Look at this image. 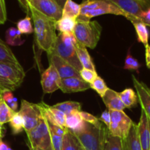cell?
<instances>
[{"instance_id":"6da1fadb","label":"cell","mask_w":150,"mask_h":150,"mask_svg":"<svg viewBox=\"0 0 150 150\" xmlns=\"http://www.w3.org/2000/svg\"><path fill=\"white\" fill-rule=\"evenodd\" d=\"M29 13L34 23V32L38 47L47 54H51L54 50L57 34L56 33V21L41 14L29 6Z\"/></svg>"},{"instance_id":"7a4b0ae2","label":"cell","mask_w":150,"mask_h":150,"mask_svg":"<svg viewBox=\"0 0 150 150\" xmlns=\"http://www.w3.org/2000/svg\"><path fill=\"white\" fill-rule=\"evenodd\" d=\"M80 15L76 20L90 21L92 18L105 14L122 16L131 22L140 21L126 13L108 0H82Z\"/></svg>"},{"instance_id":"3957f363","label":"cell","mask_w":150,"mask_h":150,"mask_svg":"<svg viewBox=\"0 0 150 150\" xmlns=\"http://www.w3.org/2000/svg\"><path fill=\"white\" fill-rule=\"evenodd\" d=\"M108 129L103 122L93 125L86 122L83 131L73 133L80 143L83 150H104Z\"/></svg>"},{"instance_id":"277c9868","label":"cell","mask_w":150,"mask_h":150,"mask_svg":"<svg viewBox=\"0 0 150 150\" xmlns=\"http://www.w3.org/2000/svg\"><path fill=\"white\" fill-rule=\"evenodd\" d=\"M77 43L73 33H61L57 35V41L51 54L57 55L73 66L78 71L83 68L76 54V45Z\"/></svg>"},{"instance_id":"5b68a950","label":"cell","mask_w":150,"mask_h":150,"mask_svg":"<svg viewBox=\"0 0 150 150\" xmlns=\"http://www.w3.org/2000/svg\"><path fill=\"white\" fill-rule=\"evenodd\" d=\"M101 32L102 26L96 21L76 20L73 35L79 43L93 49L99 42Z\"/></svg>"},{"instance_id":"8992f818","label":"cell","mask_w":150,"mask_h":150,"mask_svg":"<svg viewBox=\"0 0 150 150\" xmlns=\"http://www.w3.org/2000/svg\"><path fill=\"white\" fill-rule=\"evenodd\" d=\"M24 77L25 72L20 64L0 62V89L2 92L16 90Z\"/></svg>"},{"instance_id":"52a82bcc","label":"cell","mask_w":150,"mask_h":150,"mask_svg":"<svg viewBox=\"0 0 150 150\" xmlns=\"http://www.w3.org/2000/svg\"><path fill=\"white\" fill-rule=\"evenodd\" d=\"M26 133L31 150H54L49 125L42 116L39 124Z\"/></svg>"},{"instance_id":"ba28073f","label":"cell","mask_w":150,"mask_h":150,"mask_svg":"<svg viewBox=\"0 0 150 150\" xmlns=\"http://www.w3.org/2000/svg\"><path fill=\"white\" fill-rule=\"evenodd\" d=\"M108 111L111 118V122L108 128L109 133L111 136L125 139L133 125V122L123 111Z\"/></svg>"},{"instance_id":"9c48e42d","label":"cell","mask_w":150,"mask_h":150,"mask_svg":"<svg viewBox=\"0 0 150 150\" xmlns=\"http://www.w3.org/2000/svg\"><path fill=\"white\" fill-rule=\"evenodd\" d=\"M18 112L23 118L26 133L35 128L42 118V114L38 104L32 103L25 100H21V105Z\"/></svg>"},{"instance_id":"30bf717a","label":"cell","mask_w":150,"mask_h":150,"mask_svg":"<svg viewBox=\"0 0 150 150\" xmlns=\"http://www.w3.org/2000/svg\"><path fill=\"white\" fill-rule=\"evenodd\" d=\"M133 17L140 21L142 13L150 7V0H108Z\"/></svg>"},{"instance_id":"8fae6325","label":"cell","mask_w":150,"mask_h":150,"mask_svg":"<svg viewBox=\"0 0 150 150\" xmlns=\"http://www.w3.org/2000/svg\"><path fill=\"white\" fill-rule=\"evenodd\" d=\"M29 6L55 21L62 16V8L55 0H30Z\"/></svg>"},{"instance_id":"7c38bea8","label":"cell","mask_w":150,"mask_h":150,"mask_svg":"<svg viewBox=\"0 0 150 150\" xmlns=\"http://www.w3.org/2000/svg\"><path fill=\"white\" fill-rule=\"evenodd\" d=\"M50 64L55 67L60 79L77 77L81 78L80 73L75 67L64 61L61 57L54 54H48Z\"/></svg>"},{"instance_id":"4fadbf2b","label":"cell","mask_w":150,"mask_h":150,"mask_svg":"<svg viewBox=\"0 0 150 150\" xmlns=\"http://www.w3.org/2000/svg\"><path fill=\"white\" fill-rule=\"evenodd\" d=\"M60 77L55 67L50 64L49 67L42 73L41 76V85L45 94H51L59 89L58 83Z\"/></svg>"},{"instance_id":"5bb4252c","label":"cell","mask_w":150,"mask_h":150,"mask_svg":"<svg viewBox=\"0 0 150 150\" xmlns=\"http://www.w3.org/2000/svg\"><path fill=\"white\" fill-rule=\"evenodd\" d=\"M132 79L142 109L145 112L150 122V89L146 83L139 81L134 76H132Z\"/></svg>"},{"instance_id":"9a60e30c","label":"cell","mask_w":150,"mask_h":150,"mask_svg":"<svg viewBox=\"0 0 150 150\" xmlns=\"http://www.w3.org/2000/svg\"><path fill=\"white\" fill-rule=\"evenodd\" d=\"M38 104L40 108L42 116L49 124L65 127L66 115L64 113L57 108H53L51 105H47L43 102Z\"/></svg>"},{"instance_id":"2e32d148","label":"cell","mask_w":150,"mask_h":150,"mask_svg":"<svg viewBox=\"0 0 150 150\" xmlns=\"http://www.w3.org/2000/svg\"><path fill=\"white\" fill-rule=\"evenodd\" d=\"M59 89L64 93H73V92H83L90 89L89 83L82 80L81 78L71 77L66 79H60L58 83Z\"/></svg>"},{"instance_id":"e0dca14e","label":"cell","mask_w":150,"mask_h":150,"mask_svg":"<svg viewBox=\"0 0 150 150\" xmlns=\"http://www.w3.org/2000/svg\"><path fill=\"white\" fill-rule=\"evenodd\" d=\"M138 136L142 150H149L150 148V122L144 111L142 109L140 120L137 125Z\"/></svg>"},{"instance_id":"ac0fdd59","label":"cell","mask_w":150,"mask_h":150,"mask_svg":"<svg viewBox=\"0 0 150 150\" xmlns=\"http://www.w3.org/2000/svg\"><path fill=\"white\" fill-rule=\"evenodd\" d=\"M85 126L86 122L82 119L80 111H73L66 115L65 127L74 134L83 131Z\"/></svg>"},{"instance_id":"d6986e66","label":"cell","mask_w":150,"mask_h":150,"mask_svg":"<svg viewBox=\"0 0 150 150\" xmlns=\"http://www.w3.org/2000/svg\"><path fill=\"white\" fill-rule=\"evenodd\" d=\"M103 101L108 110L112 111H123L126 108L120 98L119 92L108 89L102 98Z\"/></svg>"},{"instance_id":"ffe728a7","label":"cell","mask_w":150,"mask_h":150,"mask_svg":"<svg viewBox=\"0 0 150 150\" xmlns=\"http://www.w3.org/2000/svg\"><path fill=\"white\" fill-rule=\"evenodd\" d=\"M76 50L78 58H79V62H80L83 68L89 69V70H93V71H96L95 64H94L92 58H91L86 47L83 46L77 42L76 45Z\"/></svg>"},{"instance_id":"44dd1931","label":"cell","mask_w":150,"mask_h":150,"mask_svg":"<svg viewBox=\"0 0 150 150\" xmlns=\"http://www.w3.org/2000/svg\"><path fill=\"white\" fill-rule=\"evenodd\" d=\"M125 150H142L138 136L137 125L133 122L127 138L125 139Z\"/></svg>"},{"instance_id":"7402d4cb","label":"cell","mask_w":150,"mask_h":150,"mask_svg":"<svg viewBox=\"0 0 150 150\" xmlns=\"http://www.w3.org/2000/svg\"><path fill=\"white\" fill-rule=\"evenodd\" d=\"M119 95L126 108H132L137 106L139 100L137 95L133 89L127 88L122 92H119Z\"/></svg>"},{"instance_id":"603a6c76","label":"cell","mask_w":150,"mask_h":150,"mask_svg":"<svg viewBox=\"0 0 150 150\" xmlns=\"http://www.w3.org/2000/svg\"><path fill=\"white\" fill-rule=\"evenodd\" d=\"M76 24V19L62 17L56 21V30L61 33H73Z\"/></svg>"},{"instance_id":"cb8c5ba5","label":"cell","mask_w":150,"mask_h":150,"mask_svg":"<svg viewBox=\"0 0 150 150\" xmlns=\"http://www.w3.org/2000/svg\"><path fill=\"white\" fill-rule=\"evenodd\" d=\"M61 150H83L79 141L70 130H67L63 136Z\"/></svg>"},{"instance_id":"d4e9b609","label":"cell","mask_w":150,"mask_h":150,"mask_svg":"<svg viewBox=\"0 0 150 150\" xmlns=\"http://www.w3.org/2000/svg\"><path fill=\"white\" fill-rule=\"evenodd\" d=\"M0 62L20 64L12 50L1 39H0Z\"/></svg>"},{"instance_id":"484cf974","label":"cell","mask_w":150,"mask_h":150,"mask_svg":"<svg viewBox=\"0 0 150 150\" xmlns=\"http://www.w3.org/2000/svg\"><path fill=\"white\" fill-rule=\"evenodd\" d=\"M81 6L73 0H67L62 7V16L77 19L80 15Z\"/></svg>"},{"instance_id":"4316f807","label":"cell","mask_w":150,"mask_h":150,"mask_svg":"<svg viewBox=\"0 0 150 150\" xmlns=\"http://www.w3.org/2000/svg\"><path fill=\"white\" fill-rule=\"evenodd\" d=\"M6 42L12 46H19L24 42L21 39V33L15 27H10L5 32Z\"/></svg>"},{"instance_id":"83f0119b","label":"cell","mask_w":150,"mask_h":150,"mask_svg":"<svg viewBox=\"0 0 150 150\" xmlns=\"http://www.w3.org/2000/svg\"><path fill=\"white\" fill-rule=\"evenodd\" d=\"M132 23L136 29L138 41L143 43L144 45L149 44V32L147 26L141 21H134L132 22Z\"/></svg>"},{"instance_id":"f1b7e54d","label":"cell","mask_w":150,"mask_h":150,"mask_svg":"<svg viewBox=\"0 0 150 150\" xmlns=\"http://www.w3.org/2000/svg\"><path fill=\"white\" fill-rule=\"evenodd\" d=\"M51 106L61 111L65 115H67L73 111H81V104L76 101H65V102L59 103Z\"/></svg>"},{"instance_id":"f546056e","label":"cell","mask_w":150,"mask_h":150,"mask_svg":"<svg viewBox=\"0 0 150 150\" xmlns=\"http://www.w3.org/2000/svg\"><path fill=\"white\" fill-rule=\"evenodd\" d=\"M104 150H125V139L111 136L108 133Z\"/></svg>"},{"instance_id":"4dcf8cb0","label":"cell","mask_w":150,"mask_h":150,"mask_svg":"<svg viewBox=\"0 0 150 150\" xmlns=\"http://www.w3.org/2000/svg\"><path fill=\"white\" fill-rule=\"evenodd\" d=\"M10 126L12 128V132L14 135L19 134L24 130V125H23V118L20 113L18 111L14 114L11 120L9 122Z\"/></svg>"},{"instance_id":"1f68e13d","label":"cell","mask_w":150,"mask_h":150,"mask_svg":"<svg viewBox=\"0 0 150 150\" xmlns=\"http://www.w3.org/2000/svg\"><path fill=\"white\" fill-rule=\"evenodd\" d=\"M17 112V111H16ZM16 111H13L1 98L0 100V124L4 125L10 122Z\"/></svg>"},{"instance_id":"d6a6232c","label":"cell","mask_w":150,"mask_h":150,"mask_svg":"<svg viewBox=\"0 0 150 150\" xmlns=\"http://www.w3.org/2000/svg\"><path fill=\"white\" fill-rule=\"evenodd\" d=\"M89 86H90L91 89H94L97 93H98V95L103 98V95H105V92L108 91V89L109 88L108 87V86L105 83V81L102 79L101 77H100L99 76H97L95 79H94L92 83H89Z\"/></svg>"},{"instance_id":"836d02e7","label":"cell","mask_w":150,"mask_h":150,"mask_svg":"<svg viewBox=\"0 0 150 150\" xmlns=\"http://www.w3.org/2000/svg\"><path fill=\"white\" fill-rule=\"evenodd\" d=\"M17 29L21 34H32L34 32V29L31 17L27 15L24 18L21 19L17 23Z\"/></svg>"},{"instance_id":"e575fe53","label":"cell","mask_w":150,"mask_h":150,"mask_svg":"<svg viewBox=\"0 0 150 150\" xmlns=\"http://www.w3.org/2000/svg\"><path fill=\"white\" fill-rule=\"evenodd\" d=\"M141 64L139 63V62L130 54V50H129L127 54V56H126L125 60L124 69L125 70H135L138 73H139V70Z\"/></svg>"},{"instance_id":"d590c367","label":"cell","mask_w":150,"mask_h":150,"mask_svg":"<svg viewBox=\"0 0 150 150\" xmlns=\"http://www.w3.org/2000/svg\"><path fill=\"white\" fill-rule=\"evenodd\" d=\"M1 98L5 103L11 108L13 111H16L18 109V99L13 96L10 91H4L1 94Z\"/></svg>"},{"instance_id":"8d00e7d4","label":"cell","mask_w":150,"mask_h":150,"mask_svg":"<svg viewBox=\"0 0 150 150\" xmlns=\"http://www.w3.org/2000/svg\"><path fill=\"white\" fill-rule=\"evenodd\" d=\"M79 73H80V76L82 80L88 83H92L94 79L98 76L96 71H93V70L86 68H82V70L79 71Z\"/></svg>"},{"instance_id":"74e56055","label":"cell","mask_w":150,"mask_h":150,"mask_svg":"<svg viewBox=\"0 0 150 150\" xmlns=\"http://www.w3.org/2000/svg\"><path fill=\"white\" fill-rule=\"evenodd\" d=\"M51 138V142H52V146L54 150H61L62 144V139L63 137L61 136L56 134L50 130Z\"/></svg>"},{"instance_id":"f35d334b","label":"cell","mask_w":150,"mask_h":150,"mask_svg":"<svg viewBox=\"0 0 150 150\" xmlns=\"http://www.w3.org/2000/svg\"><path fill=\"white\" fill-rule=\"evenodd\" d=\"M82 119L83 120V121L89 123V124H92L93 125H98L100 121L99 120V119L97 118L96 117H95L92 114H89V113L85 112V111H80Z\"/></svg>"},{"instance_id":"ab89813d","label":"cell","mask_w":150,"mask_h":150,"mask_svg":"<svg viewBox=\"0 0 150 150\" xmlns=\"http://www.w3.org/2000/svg\"><path fill=\"white\" fill-rule=\"evenodd\" d=\"M98 119H99V120L101 122H103L105 126H106L107 128L108 129L109 128L110 125H111V114H110L109 111H108V110H105V111H104L102 113V114H101L100 117Z\"/></svg>"},{"instance_id":"60d3db41","label":"cell","mask_w":150,"mask_h":150,"mask_svg":"<svg viewBox=\"0 0 150 150\" xmlns=\"http://www.w3.org/2000/svg\"><path fill=\"white\" fill-rule=\"evenodd\" d=\"M7 20V10L5 0H0V24L5 23Z\"/></svg>"},{"instance_id":"b9f144b4","label":"cell","mask_w":150,"mask_h":150,"mask_svg":"<svg viewBox=\"0 0 150 150\" xmlns=\"http://www.w3.org/2000/svg\"><path fill=\"white\" fill-rule=\"evenodd\" d=\"M141 22L144 23L146 26L150 27V7L146 11L144 12L140 17Z\"/></svg>"},{"instance_id":"7bdbcfd3","label":"cell","mask_w":150,"mask_h":150,"mask_svg":"<svg viewBox=\"0 0 150 150\" xmlns=\"http://www.w3.org/2000/svg\"><path fill=\"white\" fill-rule=\"evenodd\" d=\"M145 46V59H146V65L147 68L150 69V45L149 44Z\"/></svg>"},{"instance_id":"ee69618b","label":"cell","mask_w":150,"mask_h":150,"mask_svg":"<svg viewBox=\"0 0 150 150\" xmlns=\"http://www.w3.org/2000/svg\"><path fill=\"white\" fill-rule=\"evenodd\" d=\"M18 3L26 13H29V7L30 0H18Z\"/></svg>"},{"instance_id":"f6af8a7d","label":"cell","mask_w":150,"mask_h":150,"mask_svg":"<svg viewBox=\"0 0 150 150\" xmlns=\"http://www.w3.org/2000/svg\"><path fill=\"white\" fill-rule=\"evenodd\" d=\"M0 150H13L6 143L3 142L2 141L0 142Z\"/></svg>"},{"instance_id":"bcb514c9","label":"cell","mask_w":150,"mask_h":150,"mask_svg":"<svg viewBox=\"0 0 150 150\" xmlns=\"http://www.w3.org/2000/svg\"><path fill=\"white\" fill-rule=\"evenodd\" d=\"M3 130H4V127H3V125L0 124V142H1V141H2L3 136H4Z\"/></svg>"},{"instance_id":"7dc6e473","label":"cell","mask_w":150,"mask_h":150,"mask_svg":"<svg viewBox=\"0 0 150 150\" xmlns=\"http://www.w3.org/2000/svg\"><path fill=\"white\" fill-rule=\"evenodd\" d=\"M55 1H57V4H58L59 5L62 7V8L63 6H64V3L66 2V1H67V0H55Z\"/></svg>"},{"instance_id":"c3c4849f","label":"cell","mask_w":150,"mask_h":150,"mask_svg":"<svg viewBox=\"0 0 150 150\" xmlns=\"http://www.w3.org/2000/svg\"><path fill=\"white\" fill-rule=\"evenodd\" d=\"M2 91H1V89H0V94H2Z\"/></svg>"},{"instance_id":"681fc988","label":"cell","mask_w":150,"mask_h":150,"mask_svg":"<svg viewBox=\"0 0 150 150\" xmlns=\"http://www.w3.org/2000/svg\"><path fill=\"white\" fill-rule=\"evenodd\" d=\"M1 94H0V100H1Z\"/></svg>"},{"instance_id":"f907efd6","label":"cell","mask_w":150,"mask_h":150,"mask_svg":"<svg viewBox=\"0 0 150 150\" xmlns=\"http://www.w3.org/2000/svg\"><path fill=\"white\" fill-rule=\"evenodd\" d=\"M149 150H150V148H149Z\"/></svg>"},{"instance_id":"816d5d0a","label":"cell","mask_w":150,"mask_h":150,"mask_svg":"<svg viewBox=\"0 0 150 150\" xmlns=\"http://www.w3.org/2000/svg\"><path fill=\"white\" fill-rule=\"evenodd\" d=\"M30 150H31V149H30Z\"/></svg>"}]
</instances>
